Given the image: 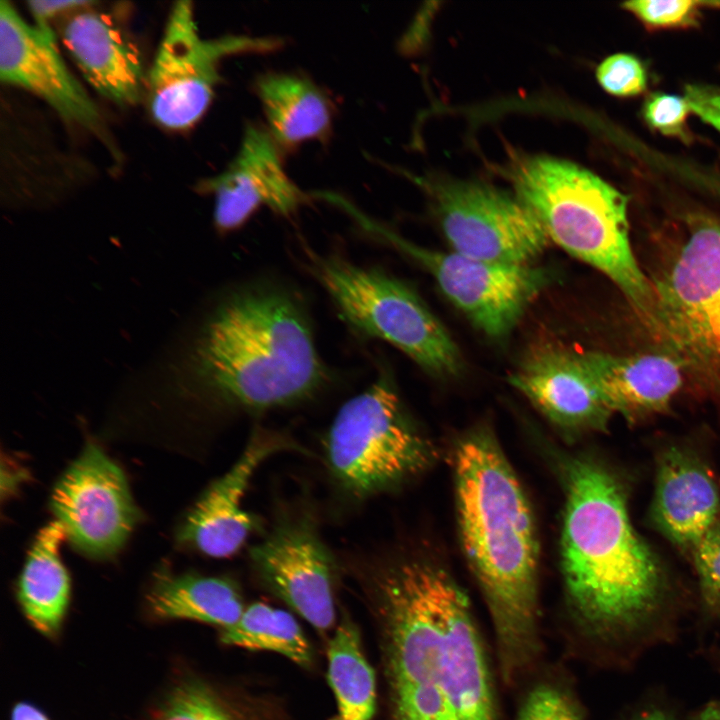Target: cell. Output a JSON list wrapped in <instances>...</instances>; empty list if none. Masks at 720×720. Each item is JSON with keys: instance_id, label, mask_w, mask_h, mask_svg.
<instances>
[{"instance_id": "1", "label": "cell", "mask_w": 720, "mask_h": 720, "mask_svg": "<svg viewBox=\"0 0 720 720\" xmlns=\"http://www.w3.org/2000/svg\"><path fill=\"white\" fill-rule=\"evenodd\" d=\"M389 633L399 720H499L493 679L469 599L419 555L363 566Z\"/></svg>"}, {"instance_id": "2", "label": "cell", "mask_w": 720, "mask_h": 720, "mask_svg": "<svg viewBox=\"0 0 720 720\" xmlns=\"http://www.w3.org/2000/svg\"><path fill=\"white\" fill-rule=\"evenodd\" d=\"M186 372L206 400L248 413L310 400L329 381L304 297L272 277L244 281L217 300Z\"/></svg>"}, {"instance_id": "3", "label": "cell", "mask_w": 720, "mask_h": 720, "mask_svg": "<svg viewBox=\"0 0 720 720\" xmlns=\"http://www.w3.org/2000/svg\"><path fill=\"white\" fill-rule=\"evenodd\" d=\"M461 545L494 627L503 676L539 651V542L530 503L495 436L478 428L453 453Z\"/></svg>"}, {"instance_id": "4", "label": "cell", "mask_w": 720, "mask_h": 720, "mask_svg": "<svg viewBox=\"0 0 720 720\" xmlns=\"http://www.w3.org/2000/svg\"><path fill=\"white\" fill-rule=\"evenodd\" d=\"M564 480L561 571L569 602L592 628L630 625L658 600V563L634 530L623 487L607 467L572 458Z\"/></svg>"}, {"instance_id": "5", "label": "cell", "mask_w": 720, "mask_h": 720, "mask_svg": "<svg viewBox=\"0 0 720 720\" xmlns=\"http://www.w3.org/2000/svg\"><path fill=\"white\" fill-rule=\"evenodd\" d=\"M511 178L548 239L611 280L650 334L655 295L630 242L627 196L590 170L547 155L520 158Z\"/></svg>"}, {"instance_id": "6", "label": "cell", "mask_w": 720, "mask_h": 720, "mask_svg": "<svg viewBox=\"0 0 720 720\" xmlns=\"http://www.w3.org/2000/svg\"><path fill=\"white\" fill-rule=\"evenodd\" d=\"M684 216L646 272L655 295L650 336L720 403V216Z\"/></svg>"}, {"instance_id": "7", "label": "cell", "mask_w": 720, "mask_h": 720, "mask_svg": "<svg viewBox=\"0 0 720 720\" xmlns=\"http://www.w3.org/2000/svg\"><path fill=\"white\" fill-rule=\"evenodd\" d=\"M434 457L433 445L412 423L385 373L344 403L325 439L332 480L357 500L400 487Z\"/></svg>"}, {"instance_id": "8", "label": "cell", "mask_w": 720, "mask_h": 720, "mask_svg": "<svg viewBox=\"0 0 720 720\" xmlns=\"http://www.w3.org/2000/svg\"><path fill=\"white\" fill-rule=\"evenodd\" d=\"M306 256L309 271L353 329L391 344L434 376L459 373L456 343L405 282L337 254L307 250Z\"/></svg>"}, {"instance_id": "9", "label": "cell", "mask_w": 720, "mask_h": 720, "mask_svg": "<svg viewBox=\"0 0 720 720\" xmlns=\"http://www.w3.org/2000/svg\"><path fill=\"white\" fill-rule=\"evenodd\" d=\"M279 40L242 35L203 38L193 4L177 1L171 7L159 46L147 71L149 113L161 127L186 130L206 113L221 80L220 64L228 56L266 52Z\"/></svg>"}, {"instance_id": "10", "label": "cell", "mask_w": 720, "mask_h": 720, "mask_svg": "<svg viewBox=\"0 0 720 720\" xmlns=\"http://www.w3.org/2000/svg\"><path fill=\"white\" fill-rule=\"evenodd\" d=\"M350 213L371 233L414 260L442 293L482 332L509 334L528 306L550 284L552 272L532 265H506L419 246L361 215Z\"/></svg>"}, {"instance_id": "11", "label": "cell", "mask_w": 720, "mask_h": 720, "mask_svg": "<svg viewBox=\"0 0 720 720\" xmlns=\"http://www.w3.org/2000/svg\"><path fill=\"white\" fill-rule=\"evenodd\" d=\"M424 186L453 252L492 263L532 265L549 244L540 222L515 193L450 178H433Z\"/></svg>"}, {"instance_id": "12", "label": "cell", "mask_w": 720, "mask_h": 720, "mask_svg": "<svg viewBox=\"0 0 720 720\" xmlns=\"http://www.w3.org/2000/svg\"><path fill=\"white\" fill-rule=\"evenodd\" d=\"M51 508L73 546L100 559L123 546L138 518L124 473L94 444L57 482Z\"/></svg>"}, {"instance_id": "13", "label": "cell", "mask_w": 720, "mask_h": 720, "mask_svg": "<svg viewBox=\"0 0 720 720\" xmlns=\"http://www.w3.org/2000/svg\"><path fill=\"white\" fill-rule=\"evenodd\" d=\"M249 559L262 583L311 625L318 630L333 625L336 562L308 516L279 519L250 548Z\"/></svg>"}, {"instance_id": "14", "label": "cell", "mask_w": 720, "mask_h": 720, "mask_svg": "<svg viewBox=\"0 0 720 720\" xmlns=\"http://www.w3.org/2000/svg\"><path fill=\"white\" fill-rule=\"evenodd\" d=\"M0 80L37 96L65 122L103 135L101 112L64 62L54 31L29 23L4 0L0 2Z\"/></svg>"}, {"instance_id": "15", "label": "cell", "mask_w": 720, "mask_h": 720, "mask_svg": "<svg viewBox=\"0 0 720 720\" xmlns=\"http://www.w3.org/2000/svg\"><path fill=\"white\" fill-rule=\"evenodd\" d=\"M198 186L213 195L214 224L222 233L242 227L262 207L290 217L308 200L286 172L280 147L258 123L247 124L227 167Z\"/></svg>"}, {"instance_id": "16", "label": "cell", "mask_w": 720, "mask_h": 720, "mask_svg": "<svg viewBox=\"0 0 720 720\" xmlns=\"http://www.w3.org/2000/svg\"><path fill=\"white\" fill-rule=\"evenodd\" d=\"M508 381L569 434L606 431L614 414L586 369L581 351L562 343L534 346Z\"/></svg>"}, {"instance_id": "17", "label": "cell", "mask_w": 720, "mask_h": 720, "mask_svg": "<svg viewBox=\"0 0 720 720\" xmlns=\"http://www.w3.org/2000/svg\"><path fill=\"white\" fill-rule=\"evenodd\" d=\"M298 449L278 432L255 429L238 460L209 486L186 516L178 541L213 558L238 552L257 526L255 517L242 507L251 478L271 456Z\"/></svg>"}, {"instance_id": "18", "label": "cell", "mask_w": 720, "mask_h": 720, "mask_svg": "<svg viewBox=\"0 0 720 720\" xmlns=\"http://www.w3.org/2000/svg\"><path fill=\"white\" fill-rule=\"evenodd\" d=\"M62 43L88 84L107 100L137 104L146 92L141 55L107 14L92 7L65 16Z\"/></svg>"}, {"instance_id": "19", "label": "cell", "mask_w": 720, "mask_h": 720, "mask_svg": "<svg viewBox=\"0 0 720 720\" xmlns=\"http://www.w3.org/2000/svg\"><path fill=\"white\" fill-rule=\"evenodd\" d=\"M581 354L607 405L629 422L666 412L686 378L680 362L659 348L634 354Z\"/></svg>"}, {"instance_id": "20", "label": "cell", "mask_w": 720, "mask_h": 720, "mask_svg": "<svg viewBox=\"0 0 720 720\" xmlns=\"http://www.w3.org/2000/svg\"><path fill=\"white\" fill-rule=\"evenodd\" d=\"M720 495L708 468L686 449L671 446L659 457L651 516L674 545L693 552L719 518Z\"/></svg>"}, {"instance_id": "21", "label": "cell", "mask_w": 720, "mask_h": 720, "mask_svg": "<svg viewBox=\"0 0 720 720\" xmlns=\"http://www.w3.org/2000/svg\"><path fill=\"white\" fill-rule=\"evenodd\" d=\"M266 128L279 147H295L325 139L332 126L333 106L309 78L288 72H266L254 82Z\"/></svg>"}, {"instance_id": "22", "label": "cell", "mask_w": 720, "mask_h": 720, "mask_svg": "<svg viewBox=\"0 0 720 720\" xmlns=\"http://www.w3.org/2000/svg\"><path fill=\"white\" fill-rule=\"evenodd\" d=\"M65 537V528L58 520L43 527L18 582V599L26 618L47 637L59 632L69 604V575L59 556Z\"/></svg>"}, {"instance_id": "23", "label": "cell", "mask_w": 720, "mask_h": 720, "mask_svg": "<svg viewBox=\"0 0 720 720\" xmlns=\"http://www.w3.org/2000/svg\"><path fill=\"white\" fill-rule=\"evenodd\" d=\"M147 603L153 615L162 619H190L223 628L236 624L244 611L231 579L196 574L161 575Z\"/></svg>"}, {"instance_id": "24", "label": "cell", "mask_w": 720, "mask_h": 720, "mask_svg": "<svg viewBox=\"0 0 720 720\" xmlns=\"http://www.w3.org/2000/svg\"><path fill=\"white\" fill-rule=\"evenodd\" d=\"M328 681L343 720H369L375 712V675L366 661L357 628L338 627L328 646Z\"/></svg>"}, {"instance_id": "25", "label": "cell", "mask_w": 720, "mask_h": 720, "mask_svg": "<svg viewBox=\"0 0 720 720\" xmlns=\"http://www.w3.org/2000/svg\"><path fill=\"white\" fill-rule=\"evenodd\" d=\"M221 641L247 649L274 651L301 665L311 661L310 646L294 617L265 603L245 608L236 624L223 628Z\"/></svg>"}, {"instance_id": "26", "label": "cell", "mask_w": 720, "mask_h": 720, "mask_svg": "<svg viewBox=\"0 0 720 720\" xmlns=\"http://www.w3.org/2000/svg\"><path fill=\"white\" fill-rule=\"evenodd\" d=\"M155 720H238L206 686L183 681L161 705Z\"/></svg>"}, {"instance_id": "27", "label": "cell", "mask_w": 720, "mask_h": 720, "mask_svg": "<svg viewBox=\"0 0 720 720\" xmlns=\"http://www.w3.org/2000/svg\"><path fill=\"white\" fill-rule=\"evenodd\" d=\"M720 7L718 1L639 0L623 4V8L650 28H680L697 23L704 8Z\"/></svg>"}, {"instance_id": "28", "label": "cell", "mask_w": 720, "mask_h": 720, "mask_svg": "<svg viewBox=\"0 0 720 720\" xmlns=\"http://www.w3.org/2000/svg\"><path fill=\"white\" fill-rule=\"evenodd\" d=\"M600 86L609 94L631 97L641 94L647 87V72L634 55L617 53L605 58L596 69Z\"/></svg>"}, {"instance_id": "29", "label": "cell", "mask_w": 720, "mask_h": 720, "mask_svg": "<svg viewBox=\"0 0 720 720\" xmlns=\"http://www.w3.org/2000/svg\"><path fill=\"white\" fill-rule=\"evenodd\" d=\"M692 113L686 99L673 94L654 93L642 108L649 127L666 136L686 137L687 119Z\"/></svg>"}, {"instance_id": "30", "label": "cell", "mask_w": 720, "mask_h": 720, "mask_svg": "<svg viewBox=\"0 0 720 720\" xmlns=\"http://www.w3.org/2000/svg\"><path fill=\"white\" fill-rule=\"evenodd\" d=\"M517 720H580L568 694L558 687L542 684L524 700Z\"/></svg>"}, {"instance_id": "31", "label": "cell", "mask_w": 720, "mask_h": 720, "mask_svg": "<svg viewBox=\"0 0 720 720\" xmlns=\"http://www.w3.org/2000/svg\"><path fill=\"white\" fill-rule=\"evenodd\" d=\"M692 553L705 600L720 607V518Z\"/></svg>"}, {"instance_id": "32", "label": "cell", "mask_w": 720, "mask_h": 720, "mask_svg": "<svg viewBox=\"0 0 720 720\" xmlns=\"http://www.w3.org/2000/svg\"><path fill=\"white\" fill-rule=\"evenodd\" d=\"M684 98L692 113L720 132V88L689 85Z\"/></svg>"}, {"instance_id": "33", "label": "cell", "mask_w": 720, "mask_h": 720, "mask_svg": "<svg viewBox=\"0 0 720 720\" xmlns=\"http://www.w3.org/2000/svg\"><path fill=\"white\" fill-rule=\"evenodd\" d=\"M91 0H33L27 2L34 25L43 30H52L50 22L58 16L63 18L77 10L92 7Z\"/></svg>"}, {"instance_id": "34", "label": "cell", "mask_w": 720, "mask_h": 720, "mask_svg": "<svg viewBox=\"0 0 720 720\" xmlns=\"http://www.w3.org/2000/svg\"><path fill=\"white\" fill-rule=\"evenodd\" d=\"M11 720H49L47 716L27 702L17 703L11 712Z\"/></svg>"}, {"instance_id": "35", "label": "cell", "mask_w": 720, "mask_h": 720, "mask_svg": "<svg viewBox=\"0 0 720 720\" xmlns=\"http://www.w3.org/2000/svg\"><path fill=\"white\" fill-rule=\"evenodd\" d=\"M696 720H720V702H712L705 706Z\"/></svg>"}, {"instance_id": "36", "label": "cell", "mask_w": 720, "mask_h": 720, "mask_svg": "<svg viewBox=\"0 0 720 720\" xmlns=\"http://www.w3.org/2000/svg\"><path fill=\"white\" fill-rule=\"evenodd\" d=\"M639 720H670L663 712L653 711L645 714Z\"/></svg>"}, {"instance_id": "37", "label": "cell", "mask_w": 720, "mask_h": 720, "mask_svg": "<svg viewBox=\"0 0 720 720\" xmlns=\"http://www.w3.org/2000/svg\"><path fill=\"white\" fill-rule=\"evenodd\" d=\"M331 720H343V719H341L340 717H336V718L331 719Z\"/></svg>"}]
</instances>
